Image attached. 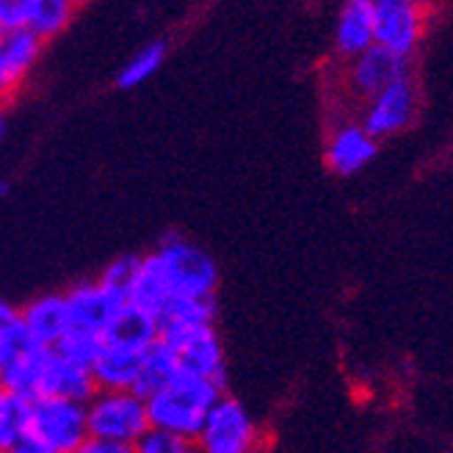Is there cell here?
Listing matches in <instances>:
<instances>
[{"mask_svg":"<svg viewBox=\"0 0 453 453\" xmlns=\"http://www.w3.org/2000/svg\"><path fill=\"white\" fill-rule=\"evenodd\" d=\"M196 453H265V434L246 403L221 395L194 437Z\"/></svg>","mask_w":453,"mask_h":453,"instance_id":"5","label":"cell"},{"mask_svg":"<svg viewBox=\"0 0 453 453\" xmlns=\"http://www.w3.org/2000/svg\"><path fill=\"white\" fill-rule=\"evenodd\" d=\"M157 340L177 357L180 373L208 379L226 393V354L216 324H161Z\"/></svg>","mask_w":453,"mask_h":453,"instance_id":"4","label":"cell"},{"mask_svg":"<svg viewBox=\"0 0 453 453\" xmlns=\"http://www.w3.org/2000/svg\"><path fill=\"white\" fill-rule=\"evenodd\" d=\"M26 31V0H0V36Z\"/></svg>","mask_w":453,"mask_h":453,"instance_id":"26","label":"cell"},{"mask_svg":"<svg viewBox=\"0 0 453 453\" xmlns=\"http://www.w3.org/2000/svg\"><path fill=\"white\" fill-rule=\"evenodd\" d=\"M6 194V183H4V180H0V196H4Z\"/></svg>","mask_w":453,"mask_h":453,"instance_id":"33","label":"cell"},{"mask_svg":"<svg viewBox=\"0 0 453 453\" xmlns=\"http://www.w3.org/2000/svg\"><path fill=\"white\" fill-rule=\"evenodd\" d=\"M6 135V105H0V142Z\"/></svg>","mask_w":453,"mask_h":453,"instance_id":"31","label":"cell"},{"mask_svg":"<svg viewBox=\"0 0 453 453\" xmlns=\"http://www.w3.org/2000/svg\"><path fill=\"white\" fill-rule=\"evenodd\" d=\"M169 290L161 280V274H157V265L152 260V255H142V265H139V277H135V285L130 290V307L147 312L150 319H155L157 324H161V315L166 312L169 307Z\"/></svg>","mask_w":453,"mask_h":453,"instance_id":"18","label":"cell"},{"mask_svg":"<svg viewBox=\"0 0 453 453\" xmlns=\"http://www.w3.org/2000/svg\"><path fill=\"white\" fill-rule=\"evenodd\" d=\"M95 379L92 368H83L78 362L61 357L56 349L48 354V365H44L42 379V395L39 398H64V401H78L86 403L95 395Z\"/></svg>","mask_w":453,"mask_h":453,"instance_id":"13","label":"cell"},{"mask_svg":"<svg viewBox=\"0 0 453 453\" xmlns=\"http://www.w3.org/2000/svg\"><path fill=\"white\" fill-rule=\"evenodd\" d=\"M64 302H66V315H70V332H83L95 337L105 334L113 312L119 310L95 280L75 282L64 293Z\"/></svg>","mask_w":453,"mask_h":453,"instance_id":"11","label":"cell"},{"mask_svg":"<svg viewBox=\"0 0 453 453\" xmlns=\"http://www.w3.org/2000/svg\"><path fill=\"white\" fill-rule=\"evenodd\" d=\"M0 453H50V450L44 448L34 434H28V432H26L19 440H14L6 450H0Z\"/></svg>","mask_w":453,"mask_h":453,"instance_id":"29","label":"cell"},{"mask_svg":"<svg viewBox=\"0 0 453 453\" xmlns=\"http://www.w3.org/2000/svg\"><path fill=\"white\" fill-rule=\"evenodd\" d=\"M376 150H379V142L371 139L365 127L357 122H346V125L334 127V133L329 135L326 166L340 177H351L373 161Z\"/></svg>","mask_w":453,"mask_h":453,"instance_id":"12","label":"cell"},{"mask_svg":"<svg viewBox=\"0 0 453 453\" xmlns=\"http://www.w3.org/2000/svg\"><path fill=\"white\" fill-rule=\"evenodd\" d=\"M86 428L92 440L135 445L150 432L147 401L133 390H95L86 401Z\"/></svg>","mask_w":453,"mask_h":453,"instance_id":"3","label":"cell"},{"mask_svg":"<svg viewBox=\"0 0 453 453\" xmlns=\"http://www.w3.org/2000/svg\"><path fill=\"white\" fill-rule=\"evenodd\" d=\"M418 111V92L410 78H403L393 86H388L384 92H379L373 100H368L365 117H362V127L371 139H388L393 133H401L403 127H410Z\"/></svg>","mask_w":453,"mask_h":453,"instance_id":"8","label":"cell"},{"mask_svg":"<svg viewBox=\"0 0 453 453\" xmlns=\"http://www.w3.org/2000/svg\"><path fill=\"white\" fill-rule=\"evenodd\" d=\"M135 453H196L194 440L188 437H177L161 428H150V432L133 445Z\"/></svg>","mask_w":453,"mask_h":453,"instance_id":"25","label":"cell"},{"mask_svg":"<svg viewBox=\"0 0 453 453\" xmlns=\"http://www.w3.org/2000/svg\"><path fill=\"white\" fill-rule=\"evenodd\" d=\"M17 83H14V78L9 75V70H6V61H4V53H0V105H6L14 95H17Z\"/></svg>","mask_w":453,"mask_h":453,"instance_id":"30","label":"cell"},{"mask_svg":"<svg viewBox=\"0 0 453 453\" xmlns=\"http://www.w3.org/2000/svg\"><path fill=\"white\" fill-rule=\"evenodd\" d=\"M28 434L50 453H75L86 440V403L64 398L28 401Z\"/></svg>","mask_w":453,"mask_h":453,"instance_id":"6","label":"cell"},{"mask_svg":"<svg viewBox=\"0 0 453 453\" xmlns=\"http://www.w3.org/2000/svg\"><path fill=\"white\" fill-rule=\"evenodd\" d=\"M373 44L410 58L423 34V14L410 0H373Z\"/></svg>","mask_w":453,"mask_h":453,"instance_id":"7","label":"cell"},{"mask_svg":"<svg viewBox=\"0 0 453 453\" xmlns=\"http://www.w3.org/2000/svg\"><path fill=\"white\" fill-rule=\"evenodd\" d=\"M368 48H373V6L371 0H349L337 14L334 50L351 61Z\"/></svg>","mask_w":453,"mask_h":453,"instance_id":"15","label":"cell"},{"mask_svg":"<svg viewBox=\"0 0 453 453\" xmlns=\"http://www.w3.org/2000/svg\"><path fill=\"white\" fill-rule=\"evenodd\" d=\"M19 324L34 346L56 349L70 334V315H66L64 293H42L26 307H19Z\"/></svg>","mask_w":453,"mask_h":453,"instance_id":"10","label":"cell"},{"mask_svg":"<svg viewBox=\"0 0 453 453\" xmlns=\"http://www.w3.org/2000/svg\"><path fill=\"white\" fill-rule=\"evenodd\" d=\"M164 61H166V42H150V44H144V48L135 50L127 58V64L119 70L117 86L119 88H135V86L147 83L157 70H161Z\"/></svg>","mask_w":453,"mask_h":453,"instance_id":"22","label":"cell"},{"mask_svg":"<svg viewBox=\"0 0 453 453\" xmlns=\"http://www.w3.org/2000/svg\"><path fill=\"white\" fill-rule=\"evenodd\" d=\"M157 337H161V324L150 319L147 312L125 304L113 312V319L103 334V343H117V346H127L135 351H147L150 346L157 343Z\"/></svg>","mask_w":453,"mask_h":453,"instance_id":"16","label":"cell"},{"mask_svg":"<svg viewBox=\"0 0 453 453\" xmlns=\"http://www.w3.org/2000/svg\"><path fill=\"white\" fill-rule=\"evenodd\" d=\"M224 390L216 388L213 381L191 373H177L161 390L144 398L150 428H161V432L194 440Z\"/></svg>","mask_w":453,"mask_h":453,"instance_id":"1","label":"cell"},{"mask_svg":"<svg viewBox=\"0 0 453 453\" xmlns=\"http://www.w3.org/2000/svg\"><path fill=\"white\" fill-rule=\"evenodd\" d=\"M150 255L157 265V274H161L172 302L216 299L219 265L202 246L186 241L180 233H166Z\"/></svg>","mask_w":453,"mask_h":453,"instance_id":"2","label":"cell"},{"mask_svg":"<svg viewBox=\"0 0 453 453\" xmlns=\"http://www.w3.org/2000/svg\"><path fill=\"white\" fill-rule=\"evenodd\" d=\"M6 398H9V393L0 388V412H4V406H6Z\"/></svg>","mask_w":453,"mask_h":453,"instance_id":"32","label":"cell"},{"mask_svg":"<svg viewBox=\"0 0 453 453\" xmlns=\"http://www.w3.org/2000/svg\"><path fill=\"white\" fill-rule=\"evenodd\" d=\"M26 432H28V401L9 395L4 412H0V450H6Z\"/></svg>","mask_w":453,"mask_h":453,"instance_id":"23","label":"cell"},{"mask_svg":"<svg viewBox=\"0 0 453 453\" xmlns=\"http://www.w3.org/2000/svg\"><path fill=\"white\" fill-rule=\"evenodd\" d=\"M75 453H135V450L133 445H117V442H103V440L88 437Z\"/></svg>","mask_w":453,"mask_h":453,"instance_id":"28","label":"cell"},{"mask_svg":"<svg viewBox=\"0 0 453 453\" xmlns=\"http://www.w3.org/2000/svg\"><path fill=\"white\" fill-rule=\"evenodd\" d=\"M144 351H135L117 343H103L97 359L92 362V379L97 390H133L142 376Z\"/></svg>","mask_w":453,"mask_h":453,"instance_id":"14","label":"cell"},{"mask_svg":"<svg viewBox=\"0 0 453 453\" xmlns=\"http://www.w3.org/2000/svg\"><path fill=\"white\" fill-rule=\"evenodd\" d=\"M19 307H14L12 302L6 299H0V337L19 329Z\"/></svg>","mask_w":453,"mask_h":453,"instance_id":"27","label":"cell"},{"mask_svg":"<svg viewBox=\"0 0 453 453\" xmlns=\"http://www.w3.org/2000/svg\"><path fill=\"white\" fill-rule=\"evenodd\" d=\"M403 78H410V61L381 50L376 44L349 64V86L362 100H373L379 92Z\"/></svg>","mask_w":453,"mask_h":453,"instance_id":"9","label":"cell"},{"mask_svg":"<svg viewBox=\"0 0 453 453\" xmlns=\"http://www.w3.org/2000/svg\"><path fill=\"white\" fill-rule=\"evenodd\" d=\"M139 265H142V255H122L117 260H111L95 282L103 288V293L113 304L125 307L130 302L135 277H139Z\"/></svg>","mask_w":453,"mask_h":453,"instance_id":"21","label":"cell"},{"mask_svg":"<svg viewBox=\"0 0 453 453\" xmlns=\"http://www.w3.org/2000/svg\"><path fill=\"white\" fill-rule=\"evenodd\" d=\"M100 346H103V337H95V334H83V332H70L61 343L56 346V351L66 359L78 362L83 368H92V362L97 359L100 354Z\"/></svg>","mask_w":453,"mask_h":453,"instance_id":"24","label":"cell"},{"mask_svg":"<svg viewBox=\"0 0 453 453\" xmlns=\"http://www.w3.org/2000/svg\"><path fill=\"white\" fill-rule=\"evenodd\" d=\"M180 373V365H177V357L172 354L169 346H164L161 340H157L155 346H150L144 351V362H142V376H139V384H135V393L142 398L152 395L155 390H161L166 381H172L174 376Z\"/></svg>","mask_w":453,"mask_h":453,"instance_id":"20","label":"cell"},{"mask_svg":"<svg viewBox=\"0 0 453 453\" xmlns=\"http://www.w3.org/2000/svg\"><path fill=\"white\" fill-rule=\"evenodd\" d=\"M75 9L78 6L70 0H26V31L48 44L70 28Z\"/></svg>","mask_w":453,"mask_h":453,"instance_id":"17","label":"cell"},{"mask_svg":"<svg viewBox=\"0 0 453 453\" xmlns=\"http://www.w3.org/2000/svg\"><path fill=\"white\" fill-rule=\"evenodd\" d=\"M42 50H44V42L36 39L31 31H14V34L0 36V53H4L6 70L17 86L26 83L28 75L36 70Z\"/></svg>","mask_w":453,"mask_h":453,"instance_id":"19","label":"cell"}]
</instances>
